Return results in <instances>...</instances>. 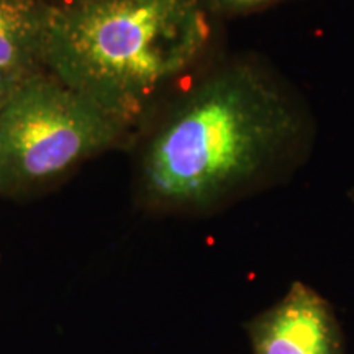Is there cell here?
Listing matches in <instances>:
<instances>
[{
	"instance_id": "obj_1",
	"label": "cell",
	"mask_w": 354,
	"mask_h": 354,
	"mask_svg": "<svg viewBox=\"0 0 354 354\" xmlns=\"http://www.w3.org/2000/svg\"><path fill=\"white\" fill-rule=\"evenodd\" d=\"M284 88L248 63L203 77L154 128L141 154L140 192L159 212L197 214L250 187L299 138Z\"/></svg>"
},
{
	"instance_id": "obj_2",
	"label": "cell",
	"mask_w": 354,
	"mask_h": 354,
	"mask_svg": "<svg viewBox=\"0 0 354 354\" xmlns=\"http://www.w3.org/2000/svg\"><path fill=\"white\" fill-rule=\"evenodd\" d=\"M212 38L209 0H97L53 6L43 68L127 133L192 68Z\"/></svg>"
},
{
	"instance_id": "obj_3",
	"label": "cell",
	"mask_w": 354,
	"mask_h": 354,
	"mask_svg": "<svg viewBox=\"0 0 354 354\" xmlns=\"http://www.w3.org/2000/svg\"><path fill=\"white\" fill-rule=\"evenodd\" d=\"M128 133L46 71L26 77L0 110V196L50 189Z\"/></svg>"
},
{
	"instance_id": "obj_4",
	"label": "cell",
	"mask_w": 354,
	"mask_h": 354,
	"mask_svg": "<svg viewBox=\"0 0 354 354\" xmlns=\"http://www.w3.org/2000/svg\"><path fill=\"white\" fill-rule=\"evenodd\" d=\"M246 331L253 354H344L333 307L304 282L251 318Z\"/></svg>"
},
{
	"instance_id": "obj_5",
	"label": "cell",
	"mask_w": 354,
	"mask_h": 354,
	"mask_svg": "<svg viewBox=\"0 0 354 354\" xmlns=\"http://www.w3.org/2000/svg\"><path fill=\"white\" fill-rule=\"evenodd\" d=\"M51 8L46 0H0V73L17 79L43 73Z\"/></svg>"
},
{
	"instance_id": "obj_6",
	"label": "cell",
	"mask_w": 354,
	"mask_h": 354,
	"mask_svg": "<svg viewBox=\"0 0 354 354\" xmlns=\"http://www.w3.org/2000/svg\"><path fill=\"white\" fill-rule=\"evenodd\" d=\"M212 2L230 12H250L277 2V0H212Z\"/></svg>"
},
{
	"instance_id": "obj_7",
	"label": "cell",
	"mask_w": 354,
	"mask_h": 354,
	"mask_svg": "<svg viewBox=\"0 0 354 354\" xmlns=\"http://www.w3.org/2000/svg\"><path fill=\"white\" fill-rule=\"evenodd\" d=\"M21 81H25V79H17L8 76V74L0 73V110L6 107L7 102L12 99L13 92L17 91Z\"/></svg>"
},
{
	"instance_id": "obj_8",
	"label": "cell",
	"mask_w": 354,
	"mask_h": 354,
	"mask_svg": "<svg viewBox=\"0 0 354 354\" xmlns=\"http://www.w3.org/2000/svg\"><path fill=\"white\" fill-rule=\"evenodd\" d=\"M88 2H97V0H59V3H55V6H81Z\"/></svg>"
}]
</instances>
